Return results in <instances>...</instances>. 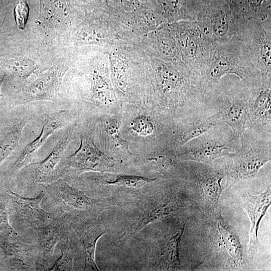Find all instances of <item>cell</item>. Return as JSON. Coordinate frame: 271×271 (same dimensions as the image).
Listing matches in <instances>:
<instances>
[{"label": "cell", "instance_id": "obj_1", "mask_svg": "<svg viewBox=\"0 0 271 271\" xmlns=\"http://www.w3.org/2000/svg\"><path fill=\"white\" fill-rule=\"evenodd\" d=\"M76 115L75 110L64 102L43 101L37 135L26 144L19 145L14 151L6 171L7 178L12 179L24 167L33 162L39 149L50 136L75 122Z\"/></svg>", "mask_w": 271, "mask_h": 271}, {"label": "cell", "instance_id": "obj_2", "mask_svg": "<svg viewBox=\"0 0 271 271\" xmlns=\"http://www.w3.org/2000/svg\"><path fill=\"white\" fill-rule=\"evenodd\" d=\"M181 61L198 76L205 77L216 44L197 21L169 23Z\"/></svg>", "mask_w": 271, "mask_h": 271}, {"label": "cell", "instance_id": "obj_3", "mask_svg": "<svg viewBox=\"0 0 271 271\" xmlns=\"http://www.w3.org/2000/svg\"><path fill=\"white\" fill-rule=\"evenodd\" d=\"M260 88V72L253 65L248 49L239 35L225 42L216 44L205 75L208 80L219 79L227 74Z\"/></svg>", "mask_w": 271, "mask_h": 271}, {"label": "cell", "instance_id": "obj_4", "mask_svg": "<svg viewBox=\"0 0 271 271\" xmlns=\"http://www.w3.org/2000/svg\"><path fill=\"white\" fill-rule=\"evenodd\" d=\"M81 127L78 132L79 148L70 156L63 157L57 168L60 178L66 181L85 172L112 171L116 166L114 159L97 148L89 130Z\"/></svg>", "mask_w": 271, "mask_h": 271}, {"label": "cell", "instance_id": "obj_5", "mask_svg": "<svg viewBox=\"0 0 271 271\" xmlns=\"http://www.w3.org/2000/svg\"><path fill=\"white\" fill-rule=\"evenodd\" d=\"M77 125L75 121L59 130L56 143L47 157L20 170L16 176L22 188L49 184L60 179L57 168L67 148L76 137Z\"/></svg>", "mask_w": 271, "mask_h": 271}, {"label": "cell", "instance_id": "obj_6", "mask_svg": "<svg viewBox=\"0 0 271 271\" xmlns=\"http://www.w3.org/2000/svg\"><path fill=\"white\" fill-rule=\"evenodd\" d=\"M196 21L215 44L238 36L246 21L236 16L222 0H201Z\"/></svg>", "mask_w": 271, "mask_h": 271}, {"label": "cell", "instance_id": "obj_7", "mask_svg": "<svg viewBox=\"0 0 271 271\" xmlns=\"http://www.w3.org/2000/svg\"><path fill=\"white\" fill-rule=\"evenodd\" d=\"M148 56L149 68L160 94L164 96L186 97L196 92L198 76L181 60L167 61Z\"/></svg>", "mask_w": 271, "mask_h": 271}, {"label": "cell", "instance_id": "obj_8", "mask_svg": "<svg viewBox=\"0 0 271 271\" xmlns=\"http://www.w3.org/2000/svg\"><path fill=\"white\" fill-rule=\"evenodd\" d=\"M53 200L59 213L79 217L95 216L100 200L60 179L49 184L39 185Z\"/></svg>", "mask_w": 271, "mask_h": 271}, {"label": "cell", "instance_id": "obj_9", "mask_svg": "<svg viewBox=\"0 0 271 271\" xmlns=\"http://www.w3.org/2000/svg\"><path fill=\"white\" fill-rule=\"evenodd\" d=\"M254 67L260 72L262 85L270 87V28L256 20H247L239 33Z\"/></svg>", "mask_w": 271, "mask_h": 271}, {"label": "cell", "instance_id": "obj_10", "mask_svg": "<svg viewBox=\"0 0 271 271\" xmlns=\"http://www.w3.org/2000/svg\"><path fill=\"white\" fill-rule=\"evenodd\" d=\"M67 68L55 66L39 74L21 87L14 100L15 106L37 101L62 102L60 89Z\"/></svg>", "mask_w": 271, "mask_h": 271}, {"label": "cell", "instance_id": "obj_11", "mask_svg": "<svg viewBox=\"0 0 271 271\" xmlns=\"http://www.w3.org/2000/svg\"><path fill=\"white\" fill-rule=\"evenodd\" d=\"M34 229L39 238L36 270H48L55 260V247L69 237L72 229L65 215L60 213L48 224Z\"/></svg>", "mask_w": 271, "mask_h": 271}, {"label": "cell", "instance_id": "obj_12", "mask_svg": "<svg viewBox=\"0 0 271 271\" xmlns=\"http://www.w3.org/2000/svg\"><path fill=\"white\" fill-rule=\"evenodd\" d=\"M69 224L79 238L84 259V270H99L95 260L98 240L106 231L95 216L79 217L65 215Z\"/></svg>", "mask_w": 271, "mask_h": 271}, {"label": "cell", "instance_id": "obj_13", "mask_svg": "<svg viewBox=\"0 0 271 271\" xmlns=\"http://www.w3.org/2000/svg\"><path fill=\"white\" fill-rule=\"evenodd\" d=\"M7 195L16 211L18 224L23 228L45 226L60 213L56 210L47 212L41 207V202L45 196L43 189L38 196L32 198L21 196L10 189L7 191Z\"/></svg>", "mask_w": 271, "mask_h": 271}, {"label": "cell", "instance_id": "obj_14", "mask_svg": "<svg viewBox=\"0 0 271 271\" xmlns=\"http://www.w3.org/2000/svg\"><path fill=\"white\" fill-rule=\"evenodd\" d=\"M11 267L17 270H36L38 244L25 240L13 229L0 235Z\"/></svg>", "mask_w": 271, "mask_h": 271}, {"label": "cell", "instance_id": "obj_15", "mask_svg": "<svg viewBox=\"0 0 271 271\" xmlns=\"http://www.w3.org/2000/svg\"><path fill=\"white\" fill-rule=\"evenodd\" d=\"M243 207L250 221L247 255L250 261L257 253L258 246V230L260 221L271 204V189L268 186L262 193L252 195L247 193L242 197Z\"/></svg>", "mask_w": 271, "mask_h": 271}, {"label": "cell", "instance_id": "obj_16", "mask_svg": "<svg viewBox=\"0 0 271 271\" xmlns=\"http://www.w3.org/2000/svg\"><path fill=\"white\" fill-rule=\"evenodd\" d=\"M138 45L148 55L167 61L181 60L168 24L149 32V38H140Z\"/></svg>", "mask_w": 271, "mask_h": 271}, {"label": "cell", "instance_id": "obj_17", "mask_svg": "<svg viewBox=\"0 0 271 271\" xmlns=\"http://www.w3.org/2000/svg\"><path fill=\"white\" fill-rule=\"evenodd\" d=\"M181 206L180 201L171 196L148 199L138 211L130 231L137 232L148 224L172 215Z\"/></svg>", "mask_w": 271, "mask_h": 271}, {"label": "cell", "instance_id": "obj_18", "mask_svg": "<svg viewBox=\"0 0 271 271\" xmlns=\"http://www.w3.org/2000/svg\"><path fill=\"white\" fill-rule=\"evenodd\" d=\"M270 161V157L257 150H250L236 156L226 174L224 188L238 181L255 177L261 168Z\"/></svg>", "mask_w": 271, "mask_h": 271}, {"label": "cell", "instance_id": "obj_19", "mask_svg": "<svg viewBox=\"0 0 271 271\" xmlns=\"http://www.w3.org/2000/svg\"><path fill=\"white\" fill-rule=\"evenodd\" d=\"M186 222L173 233L166 235L154 245L153 265L156 269L175 270L180 267V246Z\"/></svg>", "mask_w": 271, "mask_h": 271}, {"label": "cell", "instance_id": "obj_20", "mask_svg": "<svg viewBox=\"0 0 271 271\" xmlns=\"http://www.w3.org/2000/svg\"><path fill=\"white\" fill-rule=\"evenodd\" d=\"M168 23L196 21L201 0H145Z\"/></svg>", "mask_w": 271, "mask_h": 271}, {"label": "cell", "instance_id": "obj_21", "mask_svg": "<svg viewBox=\"0 0 271 271\" xmlns=\"http://www.w3.org/2000/svg\"><path fill=\"white\" fill-rule=\"evenodd\" d=\"M109 67L107 54L100 66L94 69L89 77L90 101L94 104L106 105L111 102L112 89L106 75Z\"/></svg>", "mask_w": 271, "mask_h": 271}, {"label": "cell", "instance_id": "obj_22", "mask_svg": "<svg viewBox=\"0 0 271 271\" xmlns=\"http://www.w3.org/2000/svg\"><path fill=\"white\" fill-rule=\"evenodd\" d=\"M42 19L48 22H62L79 13L81 6L70 0H39Z\"/></svg>", "mask_w": 271, "mask_h": 271}, {"label": "cell", "instance_id": "obj_23", "mask_svg": "<svg viewBox=\"0 0 271 271\" xmlns=\"http://www.w3.org/2000/svg\"><path fill=\"white\" fill-rule=\"evenodd\" d=\"M247 100L237 99L230 102L220 112L225 123L238 138L241 137L248 126L250 118Z\"/></svg>", "mask_w": 271, "mask_h": 271}, {"label": "cell", "instance_id": "obj_24", "mask_svg": "<svg viewBox=\"0 0 271 271\" xmlns=\"http://www.w3.org/2000/svg\"><path fill=\"white\" fill-rule=\"evenodd\" d=\"M217 228L223 245L230 262L236 266L241 264L243 249L239 238L219 214L217 217Z\"/></svg>", "mask_w": 271, "mask_h": 271}, {"label": "cell", "instance_id": "obj_25", "mask_svg": "<svg viewBox=\"0 0 271 271\" xmlns=\"http://www.w3.org/2000/svg\"><path fill=\"white\" fill-rule=\"evenodd\" d=\"M230 153V149L226 146L211 142L206 143L197 149L182 153L178 157L182 160L209 163Z\"/></svg>", "mask_w": 271, "mask_h": 271}, {"label": "cell", "instance_id": "obj_26", "mask_svg": "<svg viewBox=\"0 0 271 271\" xmlns=\"http://www.w3.org/2000/svg\"><path fill=\"white\" fill-rule=\"evenodd\" d=\"M240 12L246 21L254 20L264 26L270 25V0H242Z\"/></svg>", "mask_w": 271, "mask_h": 271}, {"label": "cell", "instance_id": "obj_27", "mask_svg": "<svg viewBox=\"0 0 271 271\" xmlns=\"http://www.w3.org/2000/svg\"><path fill=\"white\" fill-rule=\"evenodd\" d=\"M57 246L61 251V255L48 270H74V261L78 255V249L71 234L66 239L59 242Z\"/></svg>", "mask_w": 271, "mask_h": 271}, {"label": "cell", "instance_id": "obj_28", "mask_svg": "<svg viewBox=\"0 0 271 271\" xmlns=\"http://www.w3.org/2000/svg\"><path fill=\"white\" fill-rule=\"evenodd\" d=\"M223 174L219 172H212L204 177L201 181L203 194L209 206L215 209L219 202L224 187L221 181Z\"/></svg>", "mask_w": 271, "mask_h": 271}, {"label": "cell", "instance_id": "obj_29", "mask_svg": "<svg viewBox=\"0 0 271 271\" xmlns=\"http://www.w3.org/2000/svg\"><path fill=\"white\" fill-rule=\"evenodd\" d=\"M256 91L251 113L259 122H270V87L262 85Z\"/></svg>", "mask_w": 271, "mask_h": 271}, {"label": "cell", "instance_id": "obj_30", "mask_svg": "<svg viewBox=\"0 0 271 271\" xmlns=\"http://www.w3.org/2000/svg\"><path fill=\"white\" fill-rule=\"evenodd\" d=\"M156 179L143 176L118 175L108 180H104L105 184L128 189H138L154 181Z\"/></svg>", "mask_w": 271, "mask_h": 271}, {"label": "cell", "instance_id": "obj_31", "mask_svg": "<svg viewBox=\"0 0 271 271\" xmlns=\"http://www.w3.org/2000/svg\"><path fill=\"white\" fill-rule=\"evenodd\" d=\"M220 115V112H218L211 117L201 119L190 126L182 135L183 142L186 143L201 136L211 128L215 124L214 119Z\"/></svg>", "mask_w": 271, "mask_h": 271}, {"label": "cell", "instance_id": "obj_32", "mask_svg": "<svg viewBox=\"0 0 271 271\" xmlns=\"http://www.w3.org/2000/svg\"><path fill=\"white\" fill-rule=\"evenodd\" d=\"M29 14V5L27 0H19L14 9L15 22L19 29L25 28Z\"/></svg>", "mask_w": 271, "mask_h": 271}, {"label": "cell", "instance_id": "obj_33", "mask_svg": "<svg viewBox=\"0 0 271 271\" xmlns=\"http://www.w3.org/2000/svg\"><path fill=\"white\" fill-rule=\"evenodd\" d=\"M132 129L141 136H147L152 133L154 125L152 121L147 117L139 116L132 121Z\"/></svg>", "mask_w": 271, "mask_h": 271}, {"label": "cell", "instance_id": "obj_34", "mask_svg": "<svg viewBox=\"0 0 271 271\" xmlns=\"http://www.w3.org/2000/svg\"><path fill=\"white\" fill-rule=\"evenodd\" d=\"M106 130L113 141L118 145L128 150L126 142L121 138L118 132V123L115 119L110 120L106 123Z\"/></svg>", "mask_w": 271, "mask_h": 271}, {"label": "cell", "instance_id": "obj_35", "mask_svg": "<svg viewBox=\"0 0 271 271\" xmlns=\"http://www.w3.org/2000/svg\"><path fill=\"white\" fill-rule=\"evenodd\" d=\"M126 12H132L139 8L142 2L139 0H110Z\"/></svg>", "mask_w": 271, "mask_h": 271}, {"label": "cell", "instance_id": "obj_36", "mask_svg": "<svg viewBox=\"0 0 271 271\" xmlns=\"http://www.w3.org/2000/svg\"><path fill=\"white\" fill-rule=\"evenodd\" d=\"M228 4L230 9L237 17L244 19L240 12V5L242 0H222Z\"/></svg>", "mask_w": 271, "mask_h": 271}, {"label": "cell", "instance_id": "obj_37", "mask_svg": "<svg viewBox=\"0 0 271 271\" xmlns=\"http://www.w3.org/2000/svg\"><path fill=\"white\" fill-rule=\"evenodd\" d=\"M80 5H83V7L89 5L92 7L96 8L104 6L107 3L108 0H76Z\"/></svg>", "mask_w": 271, "mask_h": 271}]
</instances>
